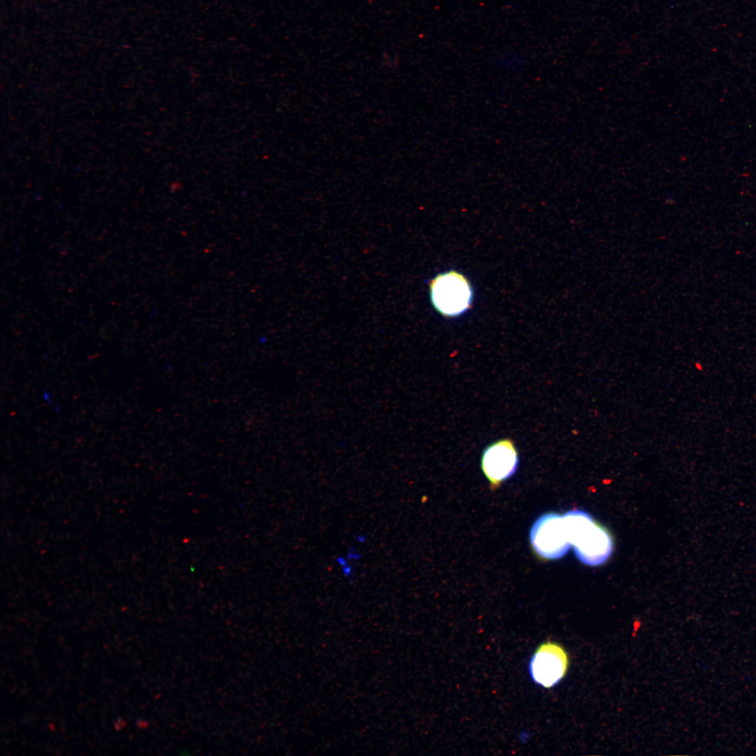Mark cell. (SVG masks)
Listing matches in <instances>:
<instances>
[{
	"mask_svg": "<svg viewBox=\"0 0 756 756\" xmlns=\"http://www.w3.org/2000/svg\"><path fill=\"white\" fill-rule=\"evenodd\" d=\"M126 724L127 722L122 718H118L114 722V728L116 731H120L126 726Z\"/></svg>",
	"mask_w": 756,
	"mask_h": 756,
	"instance_id": "cell-7",
	"label": "cell"
},
{
	"mask_svg": "<svg viewBox=\"0 0 756 756\" xmlns=\"http://www.w3.org/2000/svg\"><path fill=\"white\" fill-rule=\"evenodd\" d=\"M481 465L491 489L498 487L515 472L518 465V453L513 441L505 438L491 444L483 452Z\"/></svg>",
	"mask_w": 756,
	"mask_h": 756,
	"instance_id": "cell-5",
	"label": "cell"
},
{
	"mask_svg": "<svg viewBox=\"0 0 756 756\" xmlns=\"http://www.w3.org/2000/svg\"><path fill=\"white\" fill-rule=\"evenodd\" d=\"M569 659L565 649L559 644L547 641L540 645L529 663L533 680L538 685L550 688L566 676Z\"/></svg>",
	"mask_w": 756,
	"mask_h": 756,
	"instance_id": "cell-4",
	"label": "cell"
},
{
	"mask_svg": "<svg viewBox=\"0 0 756 756\" xmlns=\"http://www.w3.org/2000/svg\"><path fill=\"white\" fill-rule=\"evenodd\" d=\"M430 294L434 307L446 316L463 313L469 308L472 295L467 279L455 271L436 276L430 282Z\"/></svg>",
	"mask_w": 756,
	"mask_h": 756,
	"instance_id": "cell-2",
	"label": "cell"
},
{
	"mask_svg": "<svg viewBox=\"0 0 756 756\" xmlns=\"http://www.w3.org/2000/svg\"><path fill=\"white\" fill-rule=\"evenodd\" d=\"M530 540L536 552L546 559H559L571 547L564 516L557 513L540 517L531 529Z\"/></svg>",
	"mask_w": 756,
	"mask_h": 756,
	"instance_id": "cell-3",
	"label": "cell"
},
{
	"mask_svg": "<svg viewBox=\"0 0 756 756\" xmlns=\"http://www.w3.org/2000/svg\"><path fill=\"white\" fill-rule=\"evenodd\" d=\"M527 62L526 58L523 55L512 50L502 52L495 59L496 66L507 73H517L523 71Z\"/></svg>",
	"mask_w": 756,
	"mask_h": 756,
	"instance_id": "cell-6",
	"label": "cell"
},
{
	"mask_svg": "<svg viewBox=\"0 0 756 756\" xmlns=\"http://www.w3.org/2000/svg\"><path fill=\"white\" fill-rule=\"evenodd\" d=\"M563 516L578 559L588 566L604 564L612 551L610 533L585 511L572 510Z\"/></svg>",
	"mask_w": 756,
	"mask_h": 756,
	"instance_id": "cell-1",
	"label": "cell"
}]
</instances>
